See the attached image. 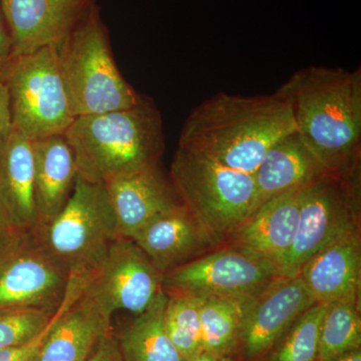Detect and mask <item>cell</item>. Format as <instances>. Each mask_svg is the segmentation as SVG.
Wrapping results in <instances>:
<instances>
[{"label": "cell", "mask_w": 361, "mask_h": 361, "mask_svg": "<svg viewBox=\"0 0 361 361\" xmlns=\"http://www.w3.org/2000/svg\"><path fill=\"white\" fill-rule=\"evenodd\" d=\"M84 284L70 280L65 301L35 361H85L106 332L110 318L82 293Z\"/></svg>", "instance_id": "5bb4252c"}, {"label": "cell", "mask_w": 361, "mask_h": 361, "mask_svg": "<svg viewBox=\"0 0 361 361\" xmlns=\"http://www.w3.org/2000/svg\"><path fill=\"white\" fill-rule=\"evenodd\" d=\"M169 177L180 203L216 247L225 245L235 227L255 209L253 175L226 168L196 152L178 147Z\"/></svg>", "instance_id": "5b68a950"}, {"label": "cell", "mask_w": 361, "mask_h": 361, "mask_svg": "<svg viewBox=\"0 0 361 361\" xmlns=\"http://www.w3.org/2000/svg\"><path fill=\"white\" fill-rule=\"evenodd\" d=\"M360 169L326 172L300 190L295 238L280 268V275L294 277L316 252L358 229Z\"/></svg>", "instance_id": "ba28073f"}, {"label": "cell", "mask_w": 361, "mask_h": 361, "mask_svg": "<svg viewBox=\"0 0 361 361\" xmlns=\"http://www.w3.org/2000/svg\"><path fill=\"white\" fill-rule=\"evenodd\" d=\"M0 203L21 229L39 230L32 142L16 130L0 147Z\"/></svg>", "instance_id": "44dd1931"}, {"label": "cell", "mask_w": 361, "mask_h": 361, "mask_svg": "<svg viewBox=\"0 0 361 361\" xmlns=\"http://www.w3.org/2000/svg\"><path fill=\"white\" fill-rule=\"evenodd\" d=\"M13 130L11 104L6 85L0 80V147L8 139Z\"/></svg>", "instance_id": "1f68e13d"}, {"label": "cell", "mask_w": 361, "mask_h": 361, "mask_svg": "<svg viewBox=\"0 0 361 361\" xmlns=\"http://www.w3.org/2000/svg\"><path fill=\"white\" fill-rule=\"evenodd\" d=\"M361 348L360 303L339 301L325 305L320 325L319 361H331Z\"/></svg>", "instance_id": "cb8c5ba5"}, {"label": "cell", "mask_w": 361, "mask_h": 361, "mask_svg": "<svg viewBox=\"0 0 361 361\" xmlns=\"http://www.w3.org/2000/svg\"><path fill=\"white\" fill-rule=\"evenodd\" d=\"M63 135L78 174L94 183L159 167L165 149L163 118L146 96L130 108L78 116Z\"/></svg>", "instance_id": "3957f363"}, {"label": "cell", "mask_w": 361, "mask_h": 361, "mask_svg": "<svg viewBox=\"0 0 361 361\" xmlns=\"http://www.w3.org/2000/svg\"><path fill=\"white\" fill-rule=\"evenodd\" d=\"M163 278L132 239L118 237L85 282L82 293L110 319L120 310L137 315L164 291Z\"/></svg>", "instance_id": "30bf717a"}, {"label": "cell", "mask_w": 361, "mask_h": 361, "mask_svg": "<svg viewBox=\"0 0 361 361\" xmlns=\"http://www.w3.org/2000/svg\"><path fill=\"white\" fill-rule=\"evenodd\" d=\"M255 296L196 297L204 353L234 361L244 319Z\"/></svg>", "instance_id": "603a6c76"}, {"label": "cell", "mask_w": 361, "mask_h": 361, "mask_svg": "<svg viewBox=\"0 0 361 361\" xmlns=\"http://www.w3.org/2000/svg\"><path fill=\"white\" fill-rule=\"evenodd\" d=\"M58 313L59 311L54 315L49 326L42 334L35 337L33 341L23 344V345L18 346V348L0 350V361H35V358L39 355V349L42 348V343H44L45 337H47V334L51 330Z\"/></svg>", "instance_id": "83f0119b"}, {"label": "cell", "mask_w": 361, "mask_h": 361, "mask_svg": "<svg viewBox=\"0 0 361 361\" xmlns=\"http://www.w3.org/2000/svg\"><path fill=\"white\" fill-rule=\"evenodd\" d=\"M167 301V294L161 291L144 312L116 332L123 361H185L166 332Z\"/></svg>", "instance_id": "7402d4cb"}, {"label": "cell", "mask_w": 361, "mask_h": 361, "mask_svg": "<svg viewBox=\"0 0 361 361\" xmlns=\"http://www.w3.org/2000/svg\"><path fill=\"white\" fill-rule=\"evenodd\" d=\"M97 0H0L14 56L58 47Z\"/></svg>", "instance_id": "4fadbf2b"}, {"label": "cell", "mask_w": 361, "mask_h": 361, "mask_svg": "<svg viewBox=\"0 0 361 361\" xmlns=\"http://www.w3.org/2000/svg\"><path fill=\"white\" fill-rule=\"evenodd\" d=\"M13 59V39H11V33H9L1 7H0V80H2Z\"/></svg>", "instance_id": "4dcf8cb0"}, {"label": "cell", "mask_w": 361, "mask_h": 361, "mask_svg": "<svg viewBox=\"0 0 361 361\" xmlns=\"http://www.w3.org/2000/svg\"><path fill=\"white\" fill-rule=\"evenodd\" d=\"M130 239L164 275L218 248L182 203L157 215Z\"/></svg>", "instance_id": "9a60e30c"}, {"label": "cell", "mask_w": 361, "mask_h": 361, "mask_svg": "<svg viewBox=\"0 0 361 361\" xmlns=\"http://www.w3.org/2000/svg\"><path fill=\"white\" fill-rule=\"evenodd\" d=\"M290 108L298 134L329 172L360 169L361 68L311 66L275 92Z\"/></svg>", "instance_id": "6da1fadb"}, {"label": "cell", "mask_w": 361, "mask_h": 361, "mask_svg": "<svg viewBox=\"0 0 361 361\" xmlns=\"http://www.w3.org/2000/svg\"><path fill=\"white\" fill-rule=\"evenodd\" d=\"M56 51L75 118L130 108L141 101L142 94L116 66L97 4L85 11Z\"/></svg>", "instance_id": "277c9868"}, {"label": "cell", "mask_w": 361, "mask_h": 361, "mask_svg": "<svg viewBox=\"0 0 361 361\" xmlns=\"http://www.w3.org/2000/svg\"><path fill=\"white\" fill-rule=\"evenodd\" d=\"M185 361H233V360H231V358L217 357V356H214V355H208V353H203L200 355L195 356V357L190 358V360H187Z\"/></svg>", "instance_id": "836d02e7"}, {"label": "cell", "mask_w": 361, "mask_h": 361, "mask_svg": "<svg viewBox=\"0 0 361 361\" xmlns=\"http://www.w3.org/2000/svg\"><path fill=\"white\" fill-rule=\"evenodd\" d=\"M85 361H123L113 327L99 338Z\"/></svg>", "instance_id": "f1b7e54d"}, {"label": "cell", "mask_w": 361, "mask_h": 361, "mask_svg": "<svg viewBox=\"0 0 361 361\" xmlns=\"http://www.w3.org/2000/svg\"><path fill=\"white\" fill-rule=\"evenodd\" d=\"M325 305L315 303L292 323L261 361H319L320 325Z\"/></svg>", "instance_id": "d4e9b609"}, {"label": "cell", "mask_w": 361, "mask_h": 361, "mask_svg": "<svg viewBox=\"0 0 361 361\" xmlns=\"http://www.w3.org/2000/svg\"><path fill=\"white\" fill-rule=\"evenodd\" d=\"M70 280L35 232H25L0 254V310L35 308L54 314L65 301Z\"/></svg>", "instance_id": "8fae6325"}, {"label": "cell", "mask_w": 361, "mask_h": 361, "mask_svg": "<svg viewBox=\"0 0 361 361\" xmlns=\"http://www.w3.org/2000/svg\"><path fill=\"white\" fill-rule=\"evenodd\" d=\"M13 130L30 141L65 135L75 121L56 47L14 56L2 78Z\"/></svg>", "instance_id": "52a82bcc"}, {"label": "cell", "mask_w": 361, "mask_h": 361, "mask_svg": "<svg viewBox=\"0 0 361 361\" xmlns=\"http://www.w3.org/2000/svg\"><path fill=\"white\" fill-rule=\"evenodd\" d=\"M294 130L290 108L275 92L248 97L222 92L188 116L178 147L253 175L271 147Z\"/></svg>", "instance_id": "7a4b0ae2"}, {"label": "cell", "mask_w": 361, "mask_h": 361, "mask_svg": "<svg viewBox=\"0 0 361 361\" xmlns=\"http://www.w3.org/2000/svg\"><path fill=\"white\" fill-rule=\"evenodd\" d=\"M326 172L329 171L323 167L298 132L289 133L271 147L253 174L255 209L279 195L305 187Z\"/></svg>", "instance_id": "d6986e66"}, {"label": "cell", "mask_w": 361, "mask_h": 361, "mask_svg": "<svg viewBox=\"0 0 361 361\" xmlns=\"http://www.w3.org/2000/svg\"><path fill=\"white\" fill-rule=\"evenodd\" d=\"M301 278L280 275L247 311L234 361H261L297 318L315 304Z\"/></svg>", "instance_id": "7c38bea8"}, {"label": "cell", "mask_w": 361, "mask_h": 361, "mask_svg": "<svg viewBox=\"0 0 361 361\" xmlns=\"http://www.w3.org/2000/svg\"><path fill=\"white\" fill-rule=\"evenodd\" d=\"M35 234L71 279L87 282L120 237L104 183L90 182L78 174L63 210Z\"/></svg>", "instance_id": "8992f818"}, {"label": "cell", "mask_w": 361, "mask_h": 361, "mask_svg": "<svg viewBox=\"0 0 361 361\" xmlns=\"http://www.w3.org/2000/svg\"><path fill=\"white\" fill-rule=\"evenodd\" d=\"M301 189L279 195L259 206L235 227L225 245L255 252L276 266L280 273L295 238Z\"/></svg>", "instance_id": "e0dca14e"}, {"label": "cell", "mask_w": 361, "mask_h": 361, "mask_svg": "<svg viewBox=\"0 0 361 361\" xmlns=\"http://www.w3.org/2000/svg\"><path fill=\"white\" fill-rule=\"evenodd\" d=\"M32 151L35 200L42 228L66 206L75 187L78 167L73 149L63 135L33 141Z\"/></svg>", "instance_id": "ffe728a7"}, {"label": "cell", "mask_w": 361, "mask_h": 361, "mask_svg": "<svg viewBox=\"0 0 361 361\" xmlns=\"http://www.w3.org/2000/svg\"><path fill=\"white\" fill-rule=\"evenodd\" d=\"M116 220L118 236L132 238L142 226L180 203L170 177L159 167L104 183Z\"/></svg>", "instance_id": "ac0fdd59"}, {"label": "cell", "mask_w": 361, "mask_h": 361, "mask_svg": "<svg viewBox=\"0 0 361 361\" xmlns=\"http://www.w3.org/2000/svg\"><path fill=\"white\" fill-rule=\"evenodd\" d=\"M298 276L316 303H360V229L342 235L313 254L301 266Z\"/></svg>", "instance_id": "2e32d148"}, {"label": "cell", "mask_w": 361, "mask_h": 361, "mask_svg": "<svg viewBox=\"0 0 361 361\" xmlns=\"http://www.w3.org/2000/svg\"><path fill=\"white\" fill-rule=\"evenodd\" d=\"M278 276L276 266L255 252L223 245L166 273L163 290L195 297L243 298L257 295Z\"/></svg>", "instance_id": "9c48e42d"}, {"label": "cell", "mask_w": 361, "mask_h": 361, "mask_svg": "<svg viewBox=\"0 0 361 361\" xmlns=\"http://www.w3.org/2000/svg\"><path fill=\"white\" fill-rule=\"evenodd\" d=\"M54 315L35 308H1L0 350L33 341L49 326Z\"/></svg>", "instance_id": "4316f807"}, {"label": "cell", "mask_w": 361, "mask_h": 361, "mask_svg": "<svg viewBox=\"0 0 361 361\" xmlns=\"http://www.w3.org/2000/svg\"><path fill=\"white\" fill-rule=\"evenodd\" d=\"M167 295L164 323L169 338L184 360L202 355L204 349L198 300L188 294Z\"/></svg>", "instance_id": "484cf974"}, {"label": "cell", "mask_w": 361, "mask_h": 361, "mask_svg": "<svg viewBox=\"0 0 361 361\" xmlns=\"http://www.w3.org/2000/svg\"><path fill=\"white\" fill-rule=\"evenodd\" d=\"M331 361H361V348L349 351Z\"/></svg>", "instance_id": "d6a6232c"}, {"label": "cell", "mask_w": 361, "mask_h": 361, "mask_svg": "<svg viewBox=\"0 0 361 361\" xmlns=\"http://www.w3.org/2000/svg\"><path fill=\"white\" fill-rule=\"evenodd\" d=\"M25 232L30 231L18 227L6 207L0 203V254L11 248Z\"/></svg>", "instance_id": "f546056e"}]
</instances>
